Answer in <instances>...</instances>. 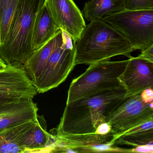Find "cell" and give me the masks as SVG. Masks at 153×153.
<instances>
[{"instance_id":"obj_1","label":"cell","mask_w":153,"mask_h":153,"mask_svg":"<svg viewBox=\"0 0 153 153\" xmlns=\"http://www.w3.org/2000/svg\"><path fill=\"white\" fill-rule=\"evenodd\" d=\"M128 97L121 86L66 103L54 135L95 133L105 117Z\"/></svg>"},{"instance_id":"obj_2","label":"cell","mask_w":153,"mask_h":153,"mask_svg":"<svg viewBox=\"0 0 153 153\" xmlns=\"http://www.w3.org/2000/svg\"><path fill=\"white\" fill-rule=\"evenodd\" d=\"M75 65H91L114 56L131 58L135 51L128 41L102 19L90 21L75 43Z\"/></svg>"},{"instance_id":"obj_3","label":"cell","mask_w":153,"mask_h":153,"mask_svg":"<svg viewBox=\"0 0 153 153\" xmlns=\"http://www.w3.org/2000/svg\"><path fill=\"white\" fill-rule=\"evenodd\" d=\"M45 0H19L4 44L0 46V59L6 65H24L34 52L33 29L37 13Z\"/></svg>"},{"instance_id":"obj_4","label":"cell","mask_w":153,"mask_h":153,"mask_svg":"<svg viewBox=\"0 0 153 153\" xmlns=\"http://www.w3.org/2000/svg\"><path fill=\"white\" fill-rule=\"evenodd\" d=\"M128 59L105 60L89 65L82 74L70 85L66 103L90 95L121 86L118 79Z\"/></svg>"},{"instance_id":"obj_5","label":"cell","mask_w":153,"mask_h":153,"mask_svg":"<svg viewBox=\"0 0 153 153\" xmlns=\"http://www.w3.org/2000/svg\"><path fill=\"white\" fill-rule=\"evenodd\" d=\"M102 19L120 32L135 51H141L153 45V10H124Z\"/></svg>"},{"instance_id":"obj_6","label":"cell","mask_w":153,"mask_h":153,"mask_svg":"<svg viewBox=\"0 0 153 153\" xmlns=\"http://www.w3.org/2000/svg\"><path fill=\"white\" fill-rule=\"evenodd\" d=\"M75 42L66 33L61 46L53 53L34 85L37 93H44L63 83L75 68Z\"/></svg>"},{"instance_id":"obj_7","label":"cell","mask_w":153,"mask_h":153,"mask_svg":"<svg viewBox=\"0 0 153 153\" xmlns=\"http://www.w3.org/2000/svg\"><path fill=\"white\" fill-rule=\"evenodd\" d=\"M152 119L153 102L145 103L139 94L128 97L105 117V122L110 125L114 134L111 141L122 133Z\"/></svg>"},{"instance_id":"obj_8","label":"cell","mask_w":153,"mask_h":153,"mask_svg":"<svg viewBox=\"0 0 153 153\" xmlns=\"http://www.w3.org/2000/svg\"><path fill=\"white\" fill-rule=\"evenodd\" d=\"M37 91L23 64L13 63L0 70V96L18 99L34 98Z\"/></svg>"},{"instance_id":"obj_9","label":"cell","mask_w":153,"mask_h":153,"mask_svg":"<svg viewBox=\"0 0 153 153\" xmlns=\"http://www.w3.org/2000/svg\"><path fill=\"white\" fill-rule=\"evenodd\" d=\"M44 5L56 25L76 43L86 24L73 0H45Z\"/></svg>"},{"instance_id":"obj_10","label":"cell","mask_w":153,"mask_h":153,"mask_svg":"<svg viewBox=\"0 0 153 153\" xmlns=\"http://www.w3.org/2000/svg\"><path fill=\"white\" fill-rule=\"evenodd\" d=\"M118 79L128 96L153 88V62L138 57H131Z\"/></svg>"},{"instance_id":"obj_11","label":"cell","mask_w":153,"mask_h":153,"mask_svg":"<svg viewBox=\"0 0 153 153\" xmlns=\"http://www.w3.org/2000/svg\"><path fill=\"white\" fill-rule=\"evenodd\" d=\"M37 105L32 99H22L0 107V131L38 117Z\"/></svg>"},{"instance_id":"obj_12","label":"cell","mask_w":153,"mask_h":153,"mask_svg":"<svg viewBox=\"0 0 153 153\" xmlns=\"http://www.w3.org/2000/svg\"><path fill=\"white\" fill-rule=\"evenodd\" d=\"M114 133L110 132L105 135L96 133L83 134H68L64 136L52 135L53 139V152L57 149L66 148L75 153L91 152L93 146L102 144H111Z\"/></svg>"},{"instance_id":"obj_13","label":"cell","mask_w":153,"mask_h":153,"mask_svg":"<svg viewBox=\"0 0 153 153\" xmlns=\"http://www.w3.org/2000/svg\"><path fill=\"white\" fill-rule=\"evenodd\" d=\"M66 33L60 29L52 39L35 51L24 64L27 76L34 85L38 80L50 56L55 50L62 45Z\"/></svg>"},{"instance_id":"obj_14","label":"cell","mask_w":153,"mask_h":153,"mask_svg":"<svg viewBox=\"0 0 153 153\" xmlns=\"http://www.w3.org/2000/svg\"><path fill=\"white\" fill-rule=\"evenodd\" d=\"M53 139L47 131L46 121L38 115L36 123L24 135L21 145L25 153L53 152Z\"/></svg>"},{"instance_id":"obj_15","label":"cell","mask_w":153,"mask_h":153,"mask_svg":"<svg viewBox=\"0 0 153 153\" xmlns=\"http://www.w3.org/2000/svg\"><path fill=\"white\" fill-rule=\"evenodd\" d=\"M59 29L44 4L37 13L34 25L32 39L34 52L52 39Z\"/></svg>"},{"instance_id":"obj_16","label":"cell","mask_w":153,"mask_h":153,"mask_svg":"<svg viewBox=\"0 0 153 153\" xmlns=\"http://www.w3.org/2000/svg\"><path fill=\"white\" fill-rule=\"evenodd\" d=\"M38 120L28 121L0 131V153H25L21 141L25 134Z\"/></svg>"},{"instance_id":"obj_17","label":"cell","mask_w":153,"mask_h":153,"mask_svg":"<svg viewBox=\"0 0 153 153\" xmlns=\"http://www.w3.org/2000/svg\"><path fill=\"white\" fill-rule=\"evenodd\" d=\"M153 119L117 136L111 144L137 147L153 144Z\"/></svg>"},{"instance_id":"obj_18","label":"cell","mask_w":153,"mask_h":153,"mask_svg":"<svg viewBox=\"0 0 153 153\" xmlns=\"http://www.w3.org/2000/svg\"><path fill=\"white\" fill-rule=\"evenodd\" d=\"M124 10V0H89L81 12L83 17L91 21Z\"/></svg>"},{"instance_id":"obj_19","label":"cell","mask_w":153,"mask_h":153,"mask_svg":"<svg viewBox=\"0 0 153 153\" xmlns=\"http://www.w3.org/2000/svg\"><path fill=\"white\" fill-rule=\"evenodd\" d=\"M18 1L19 0H9L0 18V46L6 40Z\"/></svg>"},{"instance_id":"obj_20","label":"cell","mask_w":153,"mask_h":153,"mask_svg":"<svg viewBox=\"0 0 153 153\" xmlns=\"http://www.w3.org/2000/svg\"><path fill=\"white\" fill-rule=\"evenodd\" d=\"M124 6L127 10H153V0H124Z\"/></svg>"},{"instance_id":"obj_21","label":"cell","mask_w":153,"mask_h":153,"mask_svg":"<svg viewBox=\"0 0 153 153\" xmlns=\"http://www.w3.org/2000/svg\"><path fill=\"white\" fill-rule=\"evenodd\" d=\"M153 88H148L144 89L140 94L142 100L146 103L153 102Z\"/></svg>"},{"instance_id":"obj_22","label":"cell","mask_w":153,"mask_h":153,"mask_svg":"<svg viewBox=\"0 0 153 153\" xmlns=\"http://www.w3.org/2000/svg\"><path fill=\"white\" fill-rule=\"evenodd\" d=\"M137 57L153 62V45L141 51V53Z\"/></svg>"},{"instance_id":"obj_23","label":"cell","mask_w":153,"mask_h":153,"mask_svg":"<svg viewBox=\"0 0 153 153\" xmlns=\"http://www.w3.org/2000/svg\"><path fill=\"white\" fill-rule=\"evenodd\" d=\"M110 132H112L111 126L107 123L103 122L100 123L98 125L95 133L102 135H105Z\"/></svg>"},{"instance_id":"obj_24","label":"cell","mask_w":153,"mask_h":153,"mask_svg":"<svg viewBox=\"0 0 153 153\" xmlns=\"http://www.w3.org/2000/svg\"><path fill=\"white\" fill-rule=\"evenodd\" d=\"M131 152H140V153H151L153 152V144L144 145L135 147L134 148L131 149Z\"/></svg>"},{"instance_id":"obj_25","label":"cell","mask_w":153,"mask_h":153,"mask_svg":"<svg viewBox=\"0 0 153 153\" xmlns=\"http://www.w3.org/2000/svg\"><path fill=\"white\" fill-rule=\"evenodd\" d=\"M22 99H18V98H11L8 97H4L0 96V107H2L6 105L14 102H18Z\"/></svg>"},{"instance_id":"obj_26","label":"cell","mask_w":153,"mask_h":153,"mask_svg":"<svg viewBox=\"0 0 153 153\" xmlns=\"http://www.w3.org/2000/svg\"><path fill=\"white\" fill-rule=\"evenodd\" d=\"M6 66H7V65L5 64V62L0 59V70L5 68Z\"/></svg>"}]
</instances>
